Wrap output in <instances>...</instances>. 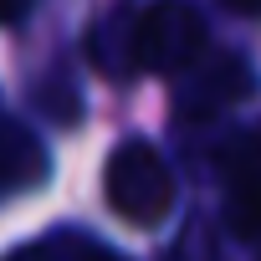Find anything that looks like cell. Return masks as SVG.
<instances>
[{
    "mask_svg": "<svg viewBox=\"0 0 261 261\" xmlns=\"http://www.w3.org/2000/svg\"><path fill=\"white\" fill-rule=\"evenodd\" d=\"M31 11V0H0V26H11V21H21Z\"/></svg>",
    "mask_w": 261,
    "mask_h": 261,
    "instance_id": "8",
    "label": "cell"
},
{
    "mask_svg": "<svg viewBox=\"0 0 261 261\" xmlns=\"http://www.w3.org/2000/svg\"><path fill=\"white\" fill-rule=\"evenodd\" d=\"M62 246H67V261H123L108 246H87V241H62Z\"/></svg>",
    "mask_w": 261,
    "mask_h": 261,
    "instance_id": "7",
    "label": "cell"
},
{
    "mask_svg": "<svg viewBox=\"0 0 261 261\" xmlns=\"http://www.w3.org/2000/svg\"><path fill=\"white\" fill-rule=\"evenodd\" d=\"M46 179V149L31 128L0 118V190H36Z\"/></svg>",
    "mask_w": 261,
    "mask_h": 261,
    "instance_id": "5",
    "label": "cell"
},
{
    "mask_svg": "<svg viewBox=\"0 0 261 261\" xmlns=\"http://www.w3.org/2000/svg\"><path fill=\"white\" fill-rule=\"evenodd\" d=\"M128 26V72H185L205 51V16L190 0H149V6H123Z\"/></svg>",
    "mask_w": 261,
    "mask_h": 261,
    "instance_id": "1",
    "label": "cell"
},
{
    "mask_svg": "<svg viewBox=\"0 0 261 261\" xmlns=\"http://www.w3.org/2000/svg\"><path fill=\"white\" fill-rule=\"evenodd\" d=\"M236 16H261V0H225Z\"/></svg>",
    "mask_w": 261,
    "mask_h": 261,
    "instance_id": "9",
    "label": "cell"
},
{
    "mask_svg": "<svg viewBox=\"0 0 261 261\" xmlns=\"http://www.w3.org/2000/svg\"><path fill=\"white\" fill-rule=\"evenodd\" d=\"M102 190H108V205L128 225H159L174 210V174H169L164 154L144 139H128L108 154Z\"/></svg>",
    "mask_w": 261,
    "mask_h": 261,
    "instance_id": "2",
    "label": "cell"
},
{
    "mask_svg": "<svg viewBox=\"0 0 261 261\" xmlns=\"http://www.w3.org/2000/svg\"><path fill=\"white\" fill-rule=\"evenodd\" d=\"M251 92H256V72H251L246 57H236V51H200L179 72L174 108H179V118L205 123V118H220L236 102H246Z\"/></svg>",
    "mask_w": 261,
    "mask_h": 261,
    "instance_id": "3",
    "label": "cell"
},
{
    "mask_svg": "<svg viewBox=\"0 0 261 261\" xmlns=\"http://www.w3.org/2000/svg\"><path fill=\"white\" fill-rule=\"evenodd\" d=\"M225 225L241 241L261 236V128L230 149V179H225Z\"/></svg>",
    "mask_w": 261,
    "mask_h": 261,
    "instance_id": "4",
    "label": "cell"
},
{
    "mask_svg": "<svg viewBox=\"0 0 261 261\" xmlns=\"http://www.w3.org/2000/svg\"><path fill=\"white\" fill-rule=\"evenodd\" d=\"M0 261H67V246L62 241H51V246H21V251L0 256Z\"/></svg>",
    "mask_w": 261,
    "mask_h": 261,
    "instance_id": "6",
    "label": "cell"
}]
</instances>
